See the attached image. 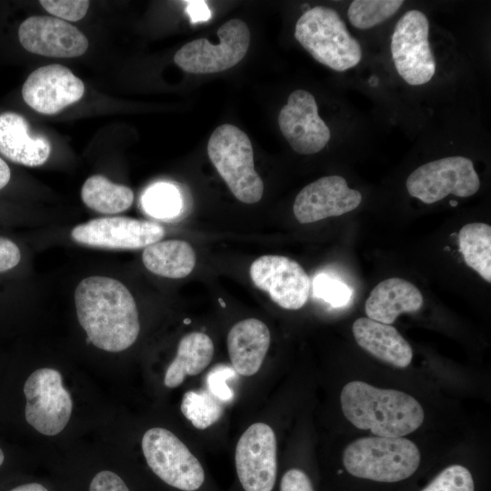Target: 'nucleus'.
<instances>
[{"instance_id": "f257e3e1", "label": "nucleus", "mask_w": 491, "mask_h": 491, "mask_svg": "<svg viewBox=\"0 0 491 491\" xmlns=\"http://www.w3.org/2000/svg\"><path fill=\"white\" fill-rule=\"evenodd\" d=\"M78 321L88 340L107 352H120L136 340L140 323L135 301L128 288L115 278L92 276L75 291Z\"/></svg>"}, {"instance_id": "473e14b6", "label": "nucleus", "mask_w": 491, "mask_h": 491, "mask_svg": "<svg viewBox=\"0 0 491 491\" xmlns=\"http://www.w3.org/2000/svg\"><path fill=\"white\" fill-rule=\"evenodd\" d=\"M279 491H315L309 476L299 468H291L282 476Z\"/></svg>"}, {"instance_id": "20e7f679", "label": "nucleus", "mask_w": 491, "mask_h": 491, "mask_svg": "<svg viewBox=\"0 0 491 491\" xmlns=\"http://www.w3.org/2000/svg\"><path fill=\"white\" fill-rule=\"evenodd\" d=\"M296 41L318 63L337 72L349 70L362 59V47L339 14L316 5L306 10L295 26Z\"/></svg>"}, {"instance_id": "f03ea898", "label": "nucleus", "mask_w": 491, "mask_h": 491, "mask_svg": "<svg viewBox=\"0 0 491 491\" xmlns=\"http://www.w3.org/2000/svg\"><path fill=\"white\" fill-rule=\"evenodd\" d=\"M346 419L359 429L376 436L401 437L416 430L424 421V410L412 396L383 389L363 381L345 385L340 394Z\"/></svg>"}, {"instance_id": "ddd939ff", "label": "nucleus", "mask_w": 491, "mask_h": 491, "mask_svg": "<svg viewBox=\"0 0 491 491\" xmlns=\"http://www.w3.org/2000/svg\"><path fill=\"white\" fill-rule=\"evenodd\" d=\"M249 273L254 285L285 309H300L308 300L310 278L304 268L291 258L262 256L252 263Z\"/></svg>"}, {"instance_id": "c756f323", "label": "nucleus", "mask_w": 491, "mask_h": 491, "mask_svg": "<svg viewBox=\"0 0 491 491\" xmlns=\"http://www.w3.org/2000/svg\"><path fill=\"white\" fill-rule=\"evenodd\" d=\"M313 292L316 296L324 299L334 307L346 305L352 296L350 288L345 283L324 274L315 278Z\"/></svg>"}, {"instance_id": "aec40b11", "label": "nucleus", "mask_w": 491, "mask_h": 491, "mask_svg": "<svg viewBox=\"0 0 491 491\" xmlns=\"http://www.w3.org/2000/svg\"><path fill=\"white\" fill-rule=\"evenodd\" d=\"M423 303V296L416 286L405 279L392 277L373 288L365 310L368 318L391 325L401 314L419 311Z\"/></svg>"}, {"instance_id": "423d86ee", "label": "nucleus", "mask_w": 491, "mask_h": 491, "mask_svg": "<svg viewBox=\"0 0 491 491\" xmlns=\"http://www.w3.org/2000/svg\"><path fill=\"white\" fill-rule=\"evenodd\" d=\"M142 450L150 469L168 486L181 491L202 487L205 475L201 463L171 431L148 429L142 438Z\"/></svg>"}, {"instance_id": "9d476101", "label": "nucleus", "mask_w": 491, "mask_h": 491, "mask_svg": "<svg viewBox=\"0 0 491 491\" xmlns=\"http://www.w3.org/2000/svg\"><path fill=\"white\" fill-rule=\"evenodd\" d=\"M24 394L25 419L36 431L55 436L65 427L73 402L56 369L45 367L34 371L25 383Z\"/></svg>"}, {"instance_id": "6ab92c4d", "label": "nucleus", "mask_w": 491, "mask_h": 491, "mask_svg": "<svg viewBox=\"0 0 491 491\" xmlns=\"http://www.w3.org/2000/svg\"><path fill=\"white\" fill-rule=\"evenodd\" d=\"M352 332L358 346L377 359L400 368L410 365L412 348L391 325L360 317L354 322Z\"/></svg>"}, {"instance_id": "b1692460", "label": "nucleus", "mask_w": 491, "mask_h": 491, "mask_svg": "<svg viewBox=\"0 0 491 491\" xmlns=\"http://www.w3.org/2000/svg\"><path fill=\"white\" fill-rule=\"evenodd\" d=\"M84 204L92 210L106 215L127 210L133 204L134 193L125 185L115 184L101 175L88 177L81 189Z\"/></svg>"}, {"instance_id": "58836bf2", "label": "nucleus", "mask_w": 491, "mask_h": 491, "mask_svg": "<svg viewBox=\"0 0 491 491\" xmlns=\"http://www.w3.org/2000/svg\"><path fill=\"white\" fill-rule=\"evenodd\" d=\"M4 459H5V456L2 449L0 448V466L3 464Z\"/></svg>"}, {"instance_id": "1a4fd4ad", "label": "nucleus", "mask_w": 491, "mask_h": 491, "mask_svg": "<svg viewBox=\"0 0 491 491\" xmlns=\"http://www.w3.org/2000/svg\"><path fill=\"white\" fill-rule=\"evenodd\" d=\"M219 44L199 38L184 45L175 55L174 62L191 74H213L238 64L246 55L251 34L241 19L228 20L217 30Z\"/></svg>"}, {"instance_id": "39448f33", "label": "nucleus", "mask_w": 491, "mask_h": 491, "mask_svg": "<svg viewBox=\"0 0 491 491\" xmlns=\"http://www.w3.org/2000/svg\"><path fill=\"white\" fill-rule=\"evenodd\" d=\"M210 161L239 201L255 204L261 200L264 183L254 168V153L247 135L237 126H217L207 144Z\"/></svg>"}, {"instance_id": "5701e85b", "label": "nucleus", "mask_w": 491, "mask_h": 491, "mask_svg": "<svg viewBox=\"0 0 491 491\" xmlns=\"http://www.w3.org/2000/svg\"><path fill=\"white\" fill-rule=\"evenodd\" d=\"M142 261L147 270L167 278H183L195 265V253L184 240L158 241L145 247Z\"/></svg>"}, {"instance_id": "dca6fc26", "label": "nucleus", "mask_w": 491, "mask_h": 491, "mask_svg": "<svg viewBox=\"0 0 491 491\" xmlns=\"http://www.w3.org/2000/svg\"><path fill=\"white\" fill-rule=\"evenodd\" d=\"M362 199V194L350 188L343 176H324L302 188L293 211L299 223H314L349 213L359 206Z\"/></svg>"}, {"instance_id": "412c9836", "label": "nucleus", "mask_w": 491, "mask_h": 491, "mask_svg": "<svg viewBox=\"0 0 491 491\" xmlns=\"http://www.w3.org/2000/svg\"><path fill=\"white\" fill-rule=\"evenodd\" d=\"M26 120L14 112L0 115V153L7 159L26 166L45 164L51 152L44 136L30 135Z\"/></svg>"}, {"instance_id": "9b49d317", "label": "nucleus", "mask_w": 491, "mask_h": 491, "mask_svg": "<svg viewBox=\"0 0 491 491\" xmlns=\"http://www.w3.org/2000/svg\"><path fill=\"white\" fill-rule=\"evenodd\" d=\"M235 470L244 491H272L276 479V439L265 423L251 425L240 436L235 455Z\"/></svg>"}, {"instance_id": "ea45409f", "label": "nucleus", "mask_w": 491, "mask_h": 491, "mask_svg": "<svg viewBox=\"0 0 491 491\" xmlns=\"http://www.w3.org/2000/svg\"><path fill=\"white\" fill-rule=\"evenodd\" d=\"M450 205H457V203H456V202H455V201H451V202H450Z\"/></svg>"}, {"instance_id": "e433bc0d", "label": "nucleus", "mask_w": 491, "mask_h": 491, "mask_svg": "<svg viewBox=\"0 0 491 491\" xmlns=\"http://www.w3.org/2000/svg\"><path fill=\"white\" fill-rule=\"evenodd\" d=\"M11 171L7 164L0 157V190L9 182Z\"/></svg>"}, {"instance_id": "7c9ffc66", "label": "nucleus", "mask_w": 491, "mask_h": 491, "mask_svg": "<svg viewBox=\"0 0 491 491\" xmlns=\"http://www.w3.org/2000/svg\"><path fill=\"white\" fill-rule=\"evenodd\" d=\"M40 4L54 17L75 22L85 15L90 2L86 0H41Z\"/></svg>"}, {"instance_id": "2eb2a0df", "label": "nucleus", "mask_w": 491, "mask_h": 491, "mask_svg": "<svg viewBox=\"0 0 491 491\" xmlns=\"http://www.w3.org/2000/svg\"><path fill=\"white\" fill-rule=\"evenodd\" d=\"M85 94V85L72 71L57 64L33 71L22 87L25 102L36 112L54 115L77 102Z\"/></svg>"}, {"instance_id": "2f4dec72", "label": "nucleus", "mask_w": 491, "mask_h": 491, "mask_svg": "<svg viewBox=\"0 0 491 491\" xmlns=\"http://www.w3.org/2000/svg\"><path fill=\"white\" fill-rule=\"evenodd\" d=\"M235 375L236 372L232 366L225 365L214 366L206 376L207 390L221 402L230 401L234 392L228 386L227 380Z\"/></svg>"}, {"instance_id": "a211bd4d", "label": "nucleus", "mask_w": 491, "mask_h": 491, "mask_svg": "<svg viewBox=\"0 0 491 491\" xmlns=\"http://www.w3.org/2000/svg\"><path fill=\"white\" fill-rule=\"evenodd\" d=\"M267 326L256 318L236 323L227 335V349L232 367L244 376L255 375L261 367L270 345Z\"/></svg>"}, {"instance_id": "c9c22d12", "label": "nucleus", "mask_w": 491, "mask_h": 491, "mask_svg": "<svg viewBox=\"0 0 491 491\" xmlns=\"http://www.w3.org/2000/svg\"><path fill=\"white\" fill-rule=\"evenodd\" d=\"M188 4L186 12L189 14L192 22L208 19L210 13L204 1L188 2Z\"/></svg>"}, {"instance_id": "bb28decb", "label": "nucleus", "mask_w": 491, "mask_h": 491, "mask_svg": "<svg viewBox=\"0 0 491 491\" xmlns=\"http://www.w3.org/2000/svg\"><path fill=\"white\" fill-rule=\"evenodd\" d=\"M403 4L401 0H355L348 7L347 17L354 27L366 30L393 16Z\"/></svg>"}, {"instance_id": "6e6552de", "label": "nucleus", "mask_w": 491, "mask_h": 491, "mask_svg": "<svg viewBox=\"0 0 491 491\" xmlns=\"http://www.w3.org/2000/svg\"><path fill=\"white\" fill-rule=\"evenodd\" d=\"M408 194L425 204H434L448 195L468 197L480 187L473 161L455 155L426 163L415 169L406 182Z\"/></svg>"}, {"instance_id": "393cba45", "label": "nucleus", "mask_w": 491, "mask_h": 491, "mask_svg": "<svg viewBox=\"0 0 491 491\" xmlns=\"http://www.w3.org/2000/svg\"><path fill=\"white\" fill-rule=\"evenodd\" d=\"M459 251L466 264L483 279L491 282V226L469 223L458 233Z\"/></svg>"}, {"instance_id": "c85d7f7f", "label": "nucleus", "mask_w": 491, "mask_h": 491, "mask_svg": "<svg viewBox=\"0 0 491 491\" xmlns=\"http://www.w3.org/2000/svg\"><path fill=\"white\" fill-rule=\"evenodd\" d=\"M422 491H475V484L466 467L452 465L441 471Z\"/></svg>"}, {"instance_id": "f3484780", "label": "nucleus", "mask_w": 491, "mask_h": 491, "mask_svg": "<svg viewBox=\"0 0 491 491\" xmlns=\"http://www.w3.org/2000/svg\"><path fill=\"white\" fill-rule=\"evenodd\" d=\"M18 38L28 52L50 57H76L88 48V40L80 30L54 16L26 18L19 26Z\"/></svg>"}, {"instance_id": "f704fd0d", "label": "nucleus", "mask_w": 491, "mask_h": 491, "mask_svg": "<svg viewBox=\"0 0 491 491\" xmlns=\"http://www.w3.org/2000/svg\"><path fill=\"white\" fill-rule=\"evenodd\" d=\"M21 253L10 239L0 237V273L8 271L18 265Z\"/></svg>"}, {"instance_id": "f8f14e48", "label": "nucleus", "mask_w": 491, "mask_h": 491, "mask_svg": "<svg viewBox=\"0 0 491 491\" xmlns=\"http://www.w3.org/2000/svg\"><path fill=\"white\" fill-rule=\"evenodd\" d=\"M165 228L158 223L125 216H108L77 225L71 237L78 244L105 249H139L160 241Z\"/></svg>"}, {"instance_id": "7ed1b4c3", "label": "nucleus", "mask_w": 491, "mask_h": 491, "mask_svg": "<svg viewBox=\"0 0 491 491\" xmlns=\"http://www.w3.org/2000/svg\"><path fill=\"white\" fill-rule=\"evenodd\" d=\"M421 454L411 440L401 437H362L346 446L343 464L351 476L376 482L394 483L417 470Z\"/></svg>"}, {"instance_id": "cd10ccee", "label": "nucleus", "mask_w": 491, "mask_h": 491, "mask_svg": "<svg viewBox=\"0 0 491 491\" xmlns=\"http://www.w3.org/2000/svg\"><path fill=\"white\" fill-rule=\"evenodd\" d=\"M182 205V197L177 188L165 183L150 186L142 197L144 210L151 216L163 220L177 217Z\"/></svg>"}, {"instance_id": "72a5a7b5", "label": "nucleus", "mask_w": 491, "mask_h": 491, "mask_svg": "<svg viewBox=\"0 0 491 491\" xmlns=\"http://www.w3.org/2000/svg\"><path fill=\"white\" fill-rule=\"evenodd\" d=\"M89 491H130L123 479L112 471H101L92 479Z\"/></svg>"}, {"instance_id": "0eeeda50", "label": "nucleus", "mask_w": 491, "mask_h": 491, "mask_svg": "<svg viewBox=\"0 0 491 491\" xmlns=\"http://www.w3.org/2000/svg\"><path fill=\"white\" fill-rule=\"evenodd\" d=\"M429 21L420 10L406 12L396 22L390 43L395 68L410 85L427 84L436 73L429 43Z\"/></svg>"}, {"instance_id": "4be33fe9", "label": "nucleus", "mask_w": 491, "mask_h": 491, "mask_svg": "<svg viewBox=\"0 0 491 491\" xmlns=\"http://www.w3.org/2000/svg\"><path fill=\"white\" fill-rule=\"evenodd\" d=\"M212 339L205 333L191 332L179 341L175 357L168 366L164 384L179 386L187 376H195L206 368L214 356Z\"/></svg>"}, {"instance_id": "a878e982", "label": "nucleus", "mask_w": 491, "mask_h": 491, "mask_svg": "<svg viewBox=\"0 0 491 491\" xmlns=\"http://www.w3.org/2000/svg\"><path fill=\"white\" fill-rule=\"evenodd\" d=\"M181 411L195 428L205 429L221 417L223 406L207 389L190 390L183 396Z\"/></svg>"}, {"instance_id": "4c0bfd02", "label": "nucleus", "mask_w": 491, "mask_h": 491, "mask_svg": "<svg viewBox=\"0 0 491 491\" xmlns=\"http://www.w3.org/2000/svg\"><path fill=\"white\" fill-rule=\"evenodd\" d=\"M10 491H48L44 486L38 483H29L15 487Z\"/></svg>"}, {"instance_id": "4468645a", "label": "nucleus", "mask_w": 491, "mask_h": 491, "mask_svg": "<svg viewBox=\"0 0 491 491\" xmlns=\"http://www.w3.org/2000/svg\"><path fill=\"white\" fill-rule=\"evenodd\" d=\"M278 125L289 145L300 155L320 152L331 137L329 127L319 116L315 96L303 89L290 94L279 112Z\"/></svg>"}]
</instances>
